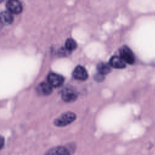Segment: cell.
<instances>
[{"instance_id":"2","label":"cell","mask_w":155,"mask_h":155,"mask_svg":"<svg viewBox=\"0 0 155 155\" xmlns=\"http://www.w3.org/2000/svg\"><path fill=\"white\" fill-rule=\"evenodd\" d=\"M126 64H133L135 61V57L132 50L127 46H123L120 50V56Z\"/></svg>"},{"instance_id":"7","label":"cell","mask_w":155,"mask_h":155,"mask_svg":"<svg viewBox=\"0 0 155 155\" xmlns=\"http://www.w3.org/2000/svg\"><path fill=\"white\" fill-rule=\"evenodd\" d=\"M73 76L74 78L77 80L85 81L88 78V73L84 67L78 65L74 68L73 72Z\"/></svg>"},{"instance_id":"14","label":"cell","mask_w":155,"mask_h":155,"mask_svg":"<svg viewBox=\"0 0 155 155\" xmlns=\"http://www.w3.org/2000/svg\"><path fill=\"white\" fill-rule=\"evenodd\" d=\"M4 142H5L4 137L0 135V150L3 148L4 145Z\"/></svg>"},{"instance_id":"8","label":"cell","mask_w":155,"mask_h":155,"mask_svg":"<svg viewBox=\"0 0 155 155\" xmlns=\"http://www.w3.org/2000/svg\"><path fill=\"white\" fill-rule=\"evenodd\" d=\"M110 65L115 68H124L126 64L119 56H113L110 60Z\"/></svg>"},{"instance_id":"3","label":"cell","mask_w":155,"mask_h":155,"mask_svg":"<svg viewBox=\"0 0 155 155\" xmlns=\"http://www.w3.org/2000/svg\"><path fill=\"white\" fill-rule=\"evenodd\" d=\"M62 99L66 102H71L74 101L77 98L76 92L71 88H64L61 93Z\"/></svg>"},{"instance_id":"9","label":"cell","mask_w":155,"mask_h":155,"mask_svg":"<svg viewBox=\"0 0 155 155\" xmlns=\"http://www.w3.org/2000/svg\"><path fill=\"white\" fill-rule=\"evenodd\" d=\"M52 86L48 83L43 82H41L37 87L38 92L42 95H48L52 91Z\"/></svg>"},{"instance_id":"15","label":"cell","mask_w":155,"mask_h":155,"mask_svg":"<svg viewBox=\"0 0 155 155\" xmlns=\"http://www.w3.org/2000/svg\"><path fill=\"white\" fill-rule=\"evenodd\" d=\"M2 2V1H1V0H0V3H1Z\"/></svg>"},{"instance_id":"4","label":"cell","mask_w":155,"mask_h":155,"mask_svg":"<svg viewBox=\"0 0 155 155\" xmlns=\"http://www.w3.org/2000/svg\"><path fill=\"white\" fill-rule=\"evenodd\" d=\"M48 82L52 86L54 87H58L59 86H61L64 82V78L60 74L54 73H51L48 76Z\"/></svg>"},{"instance_id":"5","label":"cell","mask_w":155,"mask_h":155,"mask_svg":"<svg viewBox=\"0 0 155 155\" xmlns=\"http://www.w3.org/2000/svg\"><path fill=\"white\" fill-rule=\"evenodd\" d=\"M45 155H71V151L66 147L57 146L50 148Z\"/></svg>"},{"instance_id":"10","label":"cell","mask_w":155,"mask_h":155,"mask_svg":"<svg viewBox=\"0 0 155 155\" xmlns=\"http://www.w3.org/2000/svg\"><path fill=\"white\" fill-rule=\"evenodd\" d=\"M13 21V16L8 11H4L0 13V23L4 25L11 24Z\"/></svg>"},{"instance_id":"1","label":"cell","mask_w":155,"mask_h":155,"mask_svg":"<svg viewBox=\"0 0 155 155\" xmlns=\"http://www.w3.org/2000/svg\"><path fill=\"white\" fill-rule=\"evenodd\" d=\"M76 118V114L73 112H66L56 119L54 124L57 127H65L72 123Z\"/></svg>"},{"instance_id":"13","label":"cell","mask_w":155,"mask_h":155,"mask_svg":"<svg viewBox=\"0 0 155 155\" xmlns=\"http://www.w3.org/2000/svg\"><path fill=\"white\" fill-rule=\"evenodd\" d=\"M94 79L96 81H98V82H101L102 81H103L104 79V75L100 74V73H97L94 77Z\"/></svg>"},{"instance_id":"12","label":"cell","mask_w":155,"mask_h":155,"mask_svg":"<svg viewBox=\"0 0 155 155\" xmlns=\"http://www.w3.org/2000/svg\"><path fill=\"white\" fill-rule=\"evenodd\" d=\"M65 47L69 51H73V50H75L77 47L76 42L74 40H73V39L69 38V39H67V41H65Z\"/></svg>"},{"instance_id":"11","label":"cell","mask_w":155,"mask_h":155,"mask_svg":"<svg viewBox=\"0 0 155 155\" xmlns=\"http://www.w3.org/2000/svg\"><path fill=\"white\" fill-rule=\"evenodd\" d=\"M97 70L99 73L105 75L108 74L111 71V66L109 64L104 63V62H101L99 63L97 66Z\"/></svg>"},{"instance_id":"6","label":"cell","mask_w":155,"mask_h":155,"mask_svg":"<svg viewBox=\"0 0 155 155\" xmlns=\"http://www.w3.org/2000/svg\"><path fill=\"white\" fill-rule=\"evenodd\" d=\"M7 8L11 13L18 14L22 10V6L21 3L16 0L8 1L6 4Z\"/></svg>"}]
</instances>
